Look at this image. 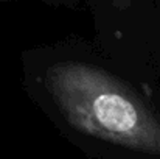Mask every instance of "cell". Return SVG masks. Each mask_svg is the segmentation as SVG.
<instances>
[{"label": "cell", "instance_id": "1", "mask_svg": "<svg viewBox=\"0 0 160 159\" xmlns=\"http://www.w3.org/2000/svg\"><path fill=\"white\" fill-rule=\"evenodd\" d=\"M44 87L62 112L81 128L131 140L160 144V123L137 91L107 70L82 61L52 64Z\"/></svg>", "mask_w": 160, "mask_h": 159}, {"label": "cell", "instance_id": "2", "mask_svg": "<svg viewBox=\"0 0 160 159\" xmlns=\"http://www.w3.org/2000/svg\"><path fill=\"white\" fill-rule=\"evenodd\" d=\"M110 2L118 9H128L131 6V3H132V0H110Z\"/></svg>", "mask_w": 160, "mask_h": 159}]
</instances>
